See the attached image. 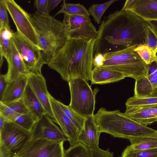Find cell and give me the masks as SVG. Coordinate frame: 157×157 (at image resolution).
Segmentation results:
<instances>
[{"instance_id":"52a82bcc","label":"cell","mask_w":157,"mask_h":157,"mask_svg":"<svg viewBox=\"0 0 157 157\" xmlns=\"http://www.w3.org/2000/svg\"><path fill=\"white\" fill-rule=\"evenodd\" d=\"M8 12L16 27L17 31L23 37L40 50L37 32L32 21L31 14L13 0H4Z\"/></svg>"},{"instance_id":"74e56055","label":"cell","mask_w":157,"mask_h":157,"mask_svg":"<svg viewBox=\"0 0 157 157\" xmlns=\"http://www.w3.org/2000/svg\"><path fill=\"white\" fill-rule=\"evenodd\" d=\"M48 0H36L34 1V5L36 9V12L40 14L48 15Z\"/></svg>"},{"instance_id":"f1b7e54d","label":"cell","mask_w":157,"mask_h":157,"mask_svg":"<svg viewBox=\"0 0 157 157\" xmlns=\"http://www.w3.org/2000/svg\"><path fill=\"white\" fill-rule=\"evenodd\" d=\"M117 0H111L101 4H92L89 8L88 12L95 22L99 24L101 23V17L107 9Z\"/></svg>"},{"instance_id":"603a6c76","label":"cell","mask_w":157,"mask_h":157,"mask_svg":"<svg viewBox=\"0 0 157 157\" xmlns=\"http://www.w3.org/2000/svg\"><path fill=\"white\" fill-rule=\"evenodd\" d=\"M13 32L11 29H4L0 30V67L4 57L7 63L11 59V39Z\"/></svg>"},{"instance_id":"2e32d148","label":"cell","mask_w":157,"mask_h":157,"mask_svg":"<svg viewBox=\"0 0 157 157\" xmlns=\"http://www.w3.org/2000/svg\"><path fill=\"white\" fill-rule=\"evenodd\" d=\"M124 113L147 126L157 121V104L137 107H126Z\"/></svg>"},{"instance_id":"d590c367","label":"cell","mask_w":157,"mask_h":157,"mask_svg":"<svg viewBox=\"0 0 157 157\" xmlns=\"http://www.w3.org/2000/svg\"><path fill=\"white\" fill-rule=\"evenodd\" d=\"M6 105L16 113L21 114L29 113L21 100L10 103Z\"/></svg>"},{"instance_id":"ac0fdd59","label":"cell","mask_w":157,"mask_h":157,"mask_svg":"<svg viewBox=\"0 0 157 157\" xmlns=\"http://www.w3.org/2000/svg\"><path fill=\"white\" fill-rule=\"evenodd\" d=\"M11 49L10 60L8 63V71L6 73L5 75L8 82L22 76L27 75L31 72L25 66L12 40Z\"/></svg>"},{"instance_id":"484cf974","label":"cell","mask_w":157,"mask_h":157,"mask_svg":"<svg viewBox=\"0 0 157 157\" xmlns=\"http://www.w3.org/2000/svg\"><path fill=\"white\" fill-rule=\"evenodd\" d=\"M10 122L31 133L36 121L29 113L21 114L16 113Z\"/></svg>"},{"instance_id":"d4e9b609","label":"cell","mask_w":157,"mask_h":157,"mask_svg":"<svg viewBox=\"0 0 157 157\" xmlns=\"http://www.w3.org/2000/svg\"><path fill=\"white\" fill-rule=\"evenodd\" d=\"M61 13L71 15L90 16L88 10L83 5L80 3L71 4L67 3L65 0L63 1L61 9L54 17Z\"/></svg>"},{"instance_id":"4dcf8cb0","label":"cell","mask_w":157,"mask_h":157,"mask_svg":"<svg viewBox=\"0 0 157 157\" xmlns=\"http://www.w3.org/2000/svg\"><path fill=\"white\" fill-rule=\"evenodd\" d=\"M157 104V97H138L133 96L125 103L126 107H137Z\"/></svg>"},{"instance_id":"5bb4252c","label":"cell","mask_w":157,"mask_h":157,"mask_svg":"<svg viewBox=\"0 0 157 157\" xmlns=\"http://www.w3.org/2000/svg\"><path fill=\"white\" fill-rule=\"evenodd\" d=\"M27 76L28 82L42 105L46 115L54 121V117L49 100L50 94L47 89L45 78L41 73L31 72Z\"/></svg>"},{"instance_id":"4316f807","label":"cell","mask_w":157,"mask_h":157,"mask_svg":"<svg viewBox=\"0 0 157 157\" xmlns=\"http://www.w3.org/2000/svg\"><path fill=\"white\" fill-rule=\"evenodd\" d=\"M59 103L64 113L73 123L80 132L83 128L86 118L77 113L69 105H66L59 101Z\"/></svg>"},{"instance_id":"8d00e7d4","label":"cell","mask_w":157,"mask_h":157,"mask_svg":"<svg viewBox=\"0 0 157 157\" xmlns=\"http://www.w3.org/2000/svg\"><path fill=\"white\" fill-rule=\"evenodd\" d=\"M16 113L6 105L0 101V114L2 115L7 121L10 122Z\"/></svg>"},{"instance_id":"9a60e30c","label":"cell","mask_w":157,"mask_h":157,"mask_svg":"<svg viewBox=\"0 0 157 157\" xmlns=\"http://www.w3.org/2000/svg\"><path fill=\"white\" fill-rule=\"evenodd\" d=\"M28 83L27 75L8 82L0 101L6 105L21 100Z\"/></svg>"},{"instance_id":"d6986e66","label":"cell","mask_w":157,"mask_h":157,"mask_svg":"<svg viewBox=\"0 0 157 157\" xmlns=\"http://www.w3.org/2000/svg\"><path fill=\"white\" fill-rule=\"evenodd\" d=\"M29 113L36 121L44 114L45 110L28 82L23 97L21 99Z\"/></svg>"},{"instance_id":"7c38bea8","label":"cell","mask_w":157,"mask_h":157,"mask_svg":"<svg viewBox=\"0 0 157 157\" xmlns=\"http://www.w3.org/2000/svg\"><path fill=\"white\" fill-rule=\"evenodd\" d=\"M46 114L36 121L31 132L30 139H42L50 140L63 142L68 139L61 128Z\"/></svg>"},{"instance_id":"ab89813d","label":"cell","mask_w":157,"mask_h":157,"mask_svg":"<svg viewBox=\"0 0 157 157\" xmlns=\"http://www.w3.org/2000/svg\"><path fill=\"white\" fill-rule=\"evenodd\" d=\"M8 82L6 81L5 75H0V98H1Z\"/></svg>"},{"instance_id":"cb8c5ba5","label":"cell","mask_w":157,"mask_h":157,"mask_svg":"<svg viewBox=\"0 0 157 157\" xmlns=\"http://www.w3.org/2000/svg\"><path fill=\"white\" fill-rule=\"evenodd\" d=\"M134 96L138 97H150L155 88L151 79L147 75L135 80Z\"/></svg>"},{"instance_id":"4fadbf2b","label":"cell","mask_w":157,"mask_h":157,"mask_svg":"<svg viewBox=\"0 0 157 157\" xmlns=\"http://www.w3.org/2000/svg\"><path fill=\"white\" fill-rule=\"evenodd\" d=\"M49 100L54 117V122L59 125L68 139L70 147L78 144L80 133L78 129L64 113L59 104V101L51 94Z\"/></svg>"},{"instance_id":"1f68e13d","label":"cell","mask_w":157,"mask_h":157,"mask_svg":"<svg viewBox=\"0 0 157 157\" xmlns=\"http://www.w3.org/2000/svg\"><path fill=\"white\" fill-rule=\"evenodd\" d=\"M121 157H157V148L134 151H123Z\"/></svg>"},{"instance_id":"d6a6232c","label":"cell","mask_w":157,"mask_h":157,"mask_svg":"<svg viewBox=\"0 0 157 157\" xmlns=\"http://www.w3.org/2000/svg\"><path fill=\"white\" fill-rule=\"evenodd\" d=\"M145 43L151 48L157 54V33L150 26L145 31Z\"/></svg>"},{"instance_id":"e575fe53","label":"cell","mask_w":157,"mask_h":157,"mask_svg":"<svg viewBox=\"0 0 157 157\" xmlns=\"http://www.w3.org/2000/svg\"><path fill=\"white\" fill-rule=\"evenodd\" d=\"M92 157H113V153L110 152L109 149L104 150L98 146H94L89 148Z\"/></svg>"},{"instance_id":"ee69618b","label":"cell","mask_w":157,"mask_h":157,"mask_svg":"<svg viewBox=\"0 0 157 157\" xmlns=\"http://www.w3.org/2000/svg\"><path fill=\"white\" fill-rule=\"evenodd\" d=\"M151 27L157 33V20L147 21Z\"/></svg>"},{"instance_id":"8fae6325","label":"cell","mask_w":157,"mask_h":157,"mask_svg":"<svg viewBox=\"0 0 157 157\" xmlns=\"http://www.w3.org/2000/svg\"><path fill=\"white\" fill-rule=\"evenodd\" d=\"M31 133L15 124L6 121L0 131V145L14 155L30 139Z\"/></svg>"},{"instance_id":"ba28073f","label":"cell","mask_w":157,"mask_h":157,"mask_svg":"<svg viewBox=\"0 0 157 157\" xmlns=\"http://www.w3.org/2000/svg\"><path fill=\"white\" fill-rule=\"evenodd\" d=\"M63 142L30 139L14 157H64Z\"/></svg>"},{"instance_id":"836d02e7","label":"cell","mask_w":157,"mask_h":157,"mask_svg":"<svg viewBox=\"0 0 157 157\" xmlns=\"http://www.w3.org/2000/svg\"><path fill=\"white\" fill-rule=\"evenodd\" d=\"M4 0H0V30L4 29H10L9 19Z\"/></svg>"},{"instance_id":"277c9868","label":"cell","mask_w":157,"mask_h":157,"mask_svg":"<svg viewBox=\"0 0 157 157\" xmlns=\"http://www.w3.org/2000/svg\"><path fill=\"white\" fill-rule=\"evenodd\" d=\"M31 17L38 35L43 58L47 64L68 39L67 28L63 22L50 14L36 12L31 14Z\"/></svg>"},{"instance_id":"5b68a950","label":"cell","mask_w":157,"mask_h":157,"mask_svg":"<svg viewBox=\"0 0 157 157\" xmlns=\"http://www.w3.org/2000/svg\"><path fill=\"white\" fill-rule=\"evenodd\" d=\"M138 45L103 54L105 60L101 67L117 71L125 77L135 80L148 74L149 65L146 64L134 50Z\"/></svg>"},{"instance_id":"b9f144b4","label":"cell","mask_w":157,"mask_h":157,"mask_svg":"<svg viewBox=\"0 0 157 157\" xmlns=\"http://www.w3.org/2000/svg\"><path fill=\"white\" fill-rule=\"evenodd\" d=\"M0 157H14V154L0 145Z\"/></svg>"},{"instance_id":"e0dca14e","label":"cell","mask_w":157,"mask_h":157,"mask_svg":"<svg viewBox=\"0 0 157 157\" xmlns=\"http://www.w3.org/2000/svg\"><path fill=\"white\" fill-rule=\"evenodd\" d=\"M94 115L86 118L83 128L78 137L79 143L83 144L88 148L94 146H98L101 133Z\"/></svg>"},{"instance_id":"f546056e","label":"cell","mask_w":157,"mask_h":157,"mask_svg":"<svg viewBox=\"0 0 157 157\" xmlns=\"http://www.w3.org/2000/svg\"><path fill=\"white\" fill-rule=\"evenodd\" d=\"M64 157H92L89 148L81 143L65 150Z\"/></svg>"},{"instance_id":"bcb514c9","label":"cell","mask_w":157,"mask_h":157,"mask_svg":"<svg viewBox=\"0 0 157 157\" xmlns=\"http://www.w3.org/2000/svg\"><path fill=\"white\" fill-rule=\"evenodd\" d=\"M151 96L157 97V88L154 90Z\"/></svg>"},{"instance_id":"6da1fadb","label":"cell","mask_w":157,"mask_h":157,"mask_svg":"<svg viewBox=\"0 0 157 157\" xmlns=\"http://www.w3.org/2000/svg\"><path fill=\"white\" fill-rule=\"evenodd\" d=\"M147 21L129 10L117 11L104 17L99 27L94 56L145 43Z\"/></svg>"},{"instance_id":"8992f818","label":"cell","mask_w":157,"mask_h":157,"mask_svg":"<svg viewBox=\"0 0 157 157\" xmlns=\"http://www.w3.org/2000/svg\"><path fill=\"white\" fill-rule=\"evenodd\" d=\"M68 83L71 95L69 105L86 118L94 115L98 88L93 90L88 82L81 76L72 79Z\"/></svg>"},{"instance_id":"83f0119b","label":"cell","mask_w":157,"mask_h":157,"mask_svg":"<svg viewBox=\"0 0 157 157\" xmlns=\"http://www.w3.org/2000/svg\"><path fill=\"white\" fill-rule=\"evenodd\" d=\"M134 50L147 64L150 65L154 62H157V54L146 44L138 45Z\"/></svg>"},{"instance_id":"f35d334b","label":"cell","mask_w":157,"mask_h":157,"mask_svg":"<svg viewBox=\"0 0 157 157\" xmlns=\"http://www.w3.org/2000/svg\"><path fill=\"white\" fill-rule=\"evenodd\" d=\"M105 60L103 54L99 53L94 56L93 61V66L94 67H101Z\"/></svg>"},{"instance_id":"44dd1931","label":"cell","mask_w":157,"mask_h":157,"mask_svg":"<svg viewBox=\"0 0 157 157\" xmlns=\"http://www.w3.org/2000/svg\"><path fill=\"white\" fill-rule=\"evenodd\" d=\"M125 78L117 71L102 67H94L91 73L90 80L92 84H103L117 82Z\"/></svg>"},{"instance_id":"f6af8a7d","label":"cell","mask_w":157,"mask_h":157,"mask_svg":"<svg viewBox=\"0 0 157 157\" xmlns=\"http://www.w3.org/2000/svg\"><path fill=\"white\" fill-rule=\"evenodd\" d=\"M6 121H7L5 118L0 114V131L3 128Z\"/></svg>"},{"instance_id":"9c48e42d","label":"cell","mask_w":157,"mask_h":157,"mask_svg":"<svg viewBox=\"0 0 157 157\" xmlns=\"http://www.w3.org/2000/svg\"><path fill=\"white\" fill-rule=\"evenodd\" d=\"M11 40L27 69L30 72L41 73L43 66L47 64L41 51L17 31L13 32Z\"/></svg>"},{"instance_id":"60d3db41","label":"cell","mask_w":157,"mask_h":157,"mask_svg":"<svg viewBox=\"0 0 157 157\" xmlns=\"http://www.w3.org/2000/svg\"><path fill=\"white\" fill-rule=\"evenodd\" d=\"M62 1L61 0H48V10L49 13Z\"/></svg>"},{"instance_id":"30bf717a","label":"cell","mask_w":157,"mask_h":157,"mask_svg":"<svg viewBox=\"0 0 157 157\" xmlns=\"http://www.w3.org/2000/svg\"><path fill=\"white\" fill-rule=\"evenodd\" d=\"M63 22L68 30V39L89 40L98 37V30L89 17L64 14Z\"/></svg>"},{"instance_id":"7402d4cb","label":"cell","mask_w":157,"mask_h":157,"mask_svg":"<svg viewBox=\"0 0 157 157\" xmlns=\"http://www.w3.org/2000/svg\"><path fill=\"white\" fill-rule=\"evenodd\" d=\"M124 151L131 152L157 148V136H149L135 138L130 141Z\"/></svg>"},{"instance_id":"7a4b0ae2","label":"cell","mask_w":157,"mask_h":157,"mask_svg":"<svg viewBox=\"0 0 157 157\" xmlns=\"http://www.w3.org/2000/svg\"><path fill=\"white\" fill-rule=\"evenodd\" d=\"M96 39H68L47 64L68 82L81 76L88 82L93 70Z\"/></svg>"},{"instance_id":"3957f363","label":"cell","mask_w":157,"mask_h":157,"mask_svg":"<svg viewBox=\"0 0 157 157\" xmlns=\"http://www.w3.org/2000/svg\"><path fill=\"white\" fill-rule=\"evenodd\" d=\"M94 115L101 133L130 141L136 138L157 136V130L140 123L119 110L108 111L101 107Z\"/></svg>"},{"instance_id":"ffe728a7","label":"cell","mask_w":157,"mask_h":157,"mask_svg":"<svg viewBox=\"0 0 157 157\" xmlns=\"http://www.w3.org/2000/svg\"><path fill=\"white\" fill-rule=\"evenodd\" d=\"M128 10L146 21L157 20V0H136Z\"/></svg>"},{"instance_id":"7bdbcfd3","label":"cell","mask_w":157,"mask_h":157,"mask_svg":"<svg viewBox=\"0 0 157 157\" xmlns=\"http://www.w3.org/2000/svg\"><path fill=\"white\" fill-rule=\"evenodd\" d=\"M136 0H127L121 9L123 10H128L135 2Z\"/></svg>"}]
</instances>
